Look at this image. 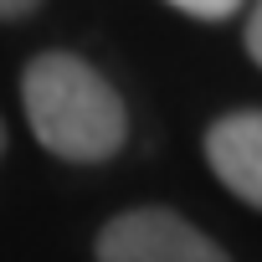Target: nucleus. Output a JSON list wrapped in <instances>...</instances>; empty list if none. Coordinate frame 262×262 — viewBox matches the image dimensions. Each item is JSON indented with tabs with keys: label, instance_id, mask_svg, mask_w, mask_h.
<instances>
[{
	"label": "nucleus",
	"instance_id": "obj_2",
	"mask_svg": "<svg viewBox=\"0 0 262 262\" xmlns=\"http://www.w3.org/2000/svg\"><path fill=\"white\" fill-rule=\"evenodd\" d=\"M98 262H231L201 226L165 206H134L103 221L98 231Z\"/></svg>",
	"mask_w": 262,
	"mask_h": 262
},
{
	"label": "nucleus",
	"instance_id": "obj_3",
	"mask_svg": "<svg viewBox=\"0 0 262 262\" xmlns=\"http://www.w3.org/2000/svg\"><path fill=\"white\" fill-rule=\"evenodd\" d=\"M206 165L236 201L262 211V108L221 113L206 128Z\"/></svg>",
	"mask_w": 262,
	"mask_h": 262
},
{
	"label": "nucleus",
	"instance_id": "obj_7",
	"mask_svg": "<svg viewBox=\"0 0 262 262\" xmlns=\"http://www.w3.org/2000/svg\"><path fill=\"white\" fill-rule=\"evenodd\" d=\"M0 155H6V123H0Z\"/></svg>",
	"mask_w": 262,
	"mask_h": 262
},
{
	"label": "nucleus",
	"instance_id": "obj_4",
	"mask_svg": "<svg viewBox=\"0 0 262 262\" xmlns=\"http://www.w3.org/2000/svg\"><path fill=\"white\" fill-rule=\"evenodd\" d=\"M165 6H175V11H185L195 21H231L242 11V0H165Z\"/></svg>",
	"mask_w": 262,
	"mask_h": 262
},
{
	"label": "nucleus",
	"instance_id": "obj_6",
	"mask_svg": "<svg viewBox=\"0 0 262 262\" xmlns=\"http://www.w3.org/2000/svg\"><path fill=\"white\" fill-rule=\"evenodd\" d=\"M41 6V0H0V21H21V16H31Z\"/></svg>",
	"mask_w": 262,
	"mask_h": 262
},
{
	"label": "nucleus",
	"instance_id": "obj_1",
	"mask_svg": "<svg viewBox=\"0 0 262 262\" xmlns=\"http://www.w3.org/2000/svg\"><path fill=\"white\" fill-rule=\"evenodd\" d=\"M21 108L47 155L72 165L113 160L128 139V113L113 82L77 52H41L21 72Z\"/></svg>",
	"mask_w": 262,
	"mask_h": 262
},
{
	"label": "nucleus",
	"instance_id": "obj_5",
	"mask_svg": "<svg viewBox=\"0 0 262 262\" xmlns=\"http://www.w3.org/2000/svg\"><path fill=\"white\" fill-rule=\"evenodd\" d=\"M242 41H247V57L262 67V0L252 6V16H247V36H242Z\"/></svg>",
	"mask_w": 262,
	"mask_h": 262
}]
</instances>
